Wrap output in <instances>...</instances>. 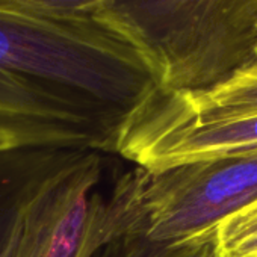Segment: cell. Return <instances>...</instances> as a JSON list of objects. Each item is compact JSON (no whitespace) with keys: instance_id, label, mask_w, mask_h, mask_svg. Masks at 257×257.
Returning a JSON list of instances; mask_svg holds the SVG:
<instances>
[{"instance_id":"obj_1","label":"cell","mask_w":257,"mask_h":257,"mask_svg":"<svg viewBox=\"0 0 257 257\" xmlns=\"http://www.w3.org/2000/svg\"><path fill=\"white\" fill-rule=\"evenodd\" d=\"M158 89L143 53L95 17L0 8V149L116 153L125 116Z\"/></svg>"},{"instance_id":"obj_2","label":"cell","mask_w":257,"mask_h":257,"mask_svg":"<svg viewBox=\"0 0 257 257\" xmlns=\"http://www.w3.org/2000/svg\"><path fill=\"white\" fill-rule=\"evenodd\" d=\"M94 17L143 53L167 91L210 89L257 56V0H116Z\"/></svg>"},{"instance_id":"obj_3","label":"cell","mask_w":257,"mask_h":257,"mask_svg":"<svg viewBox=\"0 0 257 257\" xmlns=\"http://www.w3.org/2000/svg\"><path fill=\"white\" fill-rule=\"evenodd\" d=\"M143 171L132 233L159 246L213 240L228 218L257 204V152Z\"/></svg>"},{"instance_id":"obj_4","label":"cell","mask_w":257,"mask_h":257,"mask_svg":"<svg viewBox=\"0 0 257 257\" xmlns=\"http://www.w3.org/2000/svg\"><path fill=\"white\" fill-rule=\"evenodd\" d=\"M255 152L257 113L197 115L161 88L125 116L116 140V155L146 171Z\"/></svg>"},{"instance_id":"obj_5","label":"cell","mask_w":257,"mask_h":257,"mask_svg":"<svg viewBox=\"0 0 257 257\" xmlns=\"http://www.w3.org/2000/svg\"><path fill=\"white\" fill-rule=\"evenodd\" d=\"M86 152L0 149V257H38L62 192Z\"/></svg>"},{"instance_id":"obj_6","label":"cell","mask_w":257,"mask_h":257,"mask_svg":"<svg viewBox=\"0 0 257 257\" xmlns=\"http://www.w3.org/2000/svg\"><path fill=\"white\" fill-rule=\"evenodd\" d=\"M176 97L183 107L197 115L257 113V56L213 88L176 92Z\"/></svg>"},{"instance_id":"obj_7","label":"cell","mask_w":257,"mask_h":257,"mask_svg":"<svg viewBox=\"0 0 257 257\" xmlns=\"http://www.w3.org/2000/svg\"><path fill=\"white\" fill-rule=\"evenodd\" d=\"M116 0H0V8L52 17H94Z\"/></svg>"}]
</instances>
